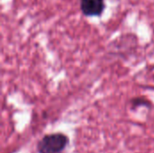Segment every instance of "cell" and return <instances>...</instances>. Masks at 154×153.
Wrapping results in <instances>:
<instances>
[{
  "label": "cell",
  "mask_w": 154,
  "mask_h": 153,
  "mask_svg": "<svg viewBox=\"0 0 154 153\" xmlns=\"http://www.w3.org/2000/svg\"><path fill=\"white\" fill-rule=\"evenodd\" d=\"M69 144V138L63 133H52L43 135L37 142L38 153H63Z\"/></svg>",
  "instance_id": "1"
},
{
  "label": "cell",
  "mask_w": 154,
  "mask_h": 153,
  "mask_svg": "<svg viewBox=\"0 0 154 153\" xmlns=\"http://www.w3.org/2000/svg\"><path fill=\"white\" fill-rule=\"evenodd\" d=\"M131 104L133 108H136L139 106H146V107H151L152 103L150 100L144 98V97H134L131 100Z\"/></svg>",
  "instance_id": "3"
},
{
  "label": "cell",
  "mask_w": 154,
  "mask_h": 153,
  "mask_svg": "<svg viewBox=\"0 0 154 153\" xmlns=\"http://www.w3.org/2000/svg\"><path fill=\"white\" fill-rule=\"evenodd\" d=\"M79 5L86 16H99L106 7L104 0H80Z\"/></svg>",
  "instance_id": "2"
}]
</instances>
